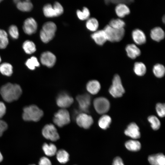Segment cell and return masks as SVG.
Listing matches in <instances>:
<instances>
[{
    "mask_svg": "<svg viewBox=\"0 0 165 165\" xmlns=\"http://www.w3.org/2000/svg\"><path fill=\"white\" fill-rule=\"evenodd\" d=\"M22 93V89L19 85L10 83L4 85L0 89V94L3 99L9 102L17 100Z\"/></svg>",
    "mask_w": 165,
    "mask_h": 165,
    "instance_id": "1",
    "label": "cell"
},
{
    "mask_svg": "<svg viewBox=\"0 0 165 165\" xmlns=\"http://www.w3.org/2000/svg\"><path fill=\"white\" fill-rule=\"evenodd\" d=\"M43 114L42 110L37 106L32 105L24 108L22 117L26 121L37 122L40 120Z\"/></svg>",
    "mask_w": 165,
    "mask_h": 165,
    "instance_id": "2",
    "label": "cell"
},
{
    "mask_svg": "<svg viewBox=\"0 0 165 165\" xmlns=\"http://www.w3.org/2000/svg\"><path fill=\"white\" fill-rule=\"evenodd\" d=\"M56 30V25L53 22L49 21L44 24L40 32V36L42 41L47 43L52 39Z\"/></svg>",
    "mask_w": 165,
    "mask_h": 165,
    "instance_id": "3",
    "label": "cell"
},
{
    "mask_svg": "<svg viewBox=\"0 0 165 165\" xmlns=\"http://www.w3.org/2000/svg\"><path fill=\"white\" fill-rule=\"evenodd\" d=\"M103 30L105 33L107 40L111 42L120 41L123 38L125 35L124 28L115 29L108 25H106Z\"/></svg>",
    "mask_w": 165,
    "mask_h": 165,
    "instance_id": "4",
    "label": "cell"
},
{
    "mask_svg": "<svg viewBox=\"0 0 165 165\" xmlns=\"http://www.w3.org/2000/svg\"><path fill=\"white\" fill-rule=\"evenodd\" d=\"M109 92L111 95L115 98L122 97L125 93V90L119 75L116 74L114 76Z\"/></svg>",
    "mask_w": 165,
    "mask_h": 165,
    "instance_id": "5",
    "label": "cell"
},
{
    "mask_svg": "<svg viewBox=\"0 0 165 165\" xmlns=\"http://www.w3.org/2000/svg\"><path fill=\"white\" fill-rule=\"evenodd\" d=\"M53 121L55 124L59 127H62L68 124L70 121L69 112L64 108L59 110L55 114Z\"/></svg>",
    "mask_w": 165,
    "mask_h": 165,
    "instance_id": "6",
    "label": "cell"
},
{
    "mask_svg": "<svg viewBox=\"0 0 165 165\" xmlns=\"http://www.w3.org/2000/svg\"><path fill=\"white\" fill-rule=\"evenodd\" d=\"M93 105L96 111L101 114H103L107 112L110 107V104L108 100L102 97L95 98L94 100Z\"/></svg>",
    "mask_w": 165,
    "mask_h": 165,
    "instance_id": "7",
    "label": "cell"
},
{
    "mask_svg": "<svg viewBox=\"0 0 165 165\" xmlns=\"http://www.w3.org/2000/svg\"><path fill=\"white\" fill-rule=\"evenodd\" d=\"M42 134L46 139L55 141L59 138V136L54 126L52 124H46L42 129Z\"/></svg>",
    "mask_w": 165,
    "mask_h": 165,
    "instance_id": "8",
    "label": "cell"
},
{
    "mask_svg": "<svg viewBox=\"0 0 165 165\" xmlns=\"http://www.w3.org/2000/svg\"><path fill=\"white\" fill-rule=\"evenodd\" d=\"M76 121L79 126L85 129L89 128L94 122L92 117L85 113L78 114L76 117Z\"/></svg>",
    "mask_w": 165,
    "mask_h": 165,
    "instance_id": "9",
    "label": "cell"
},
{
    "mask_svg": "<svg viewBox=\"0 0 165 165\" xmlns=\"http://www.w3.org/2000/svg\"><path fill=\"white\" fill-rule=\"evenodd\" d=\"M74 101L73 98L66 93L59 94L56 99L57 105L62 108L65 109L70 107Z\"/></svg>",
    "mask_w": 165,
    "mask_h": 165,
    "instance_id": "10",
    "label": "cell"
},
{
    "mask_svg": "<svg viewBox=\"0 0 165 165\" xmlns=\"http://www.w3.org/2000/svg\"><path fill=\"white\" fill-rule=\"evenodd\" d=\"M76 99L80 110L84 112H88L91 103L90 96L86 94L79 95L77 96Z\"/></svg>",
    "mask_w": 165,
    "mask_h": 165,
    "instance_id": "11",
    "label": "cell"
},
{
    "mask_svg": "<svg viewBox=\"0 0 165 165\" xmlns=\"http://www.w3.org/2000/svg\"><path fill=\"white\" fill-rule=\"evenodd\" d=\"M37 27V24L35 20L33 18L30 17L25 20L23 28L26 34L31 35L36 32Z\"/></svg>",
    "mask_w": 165,
    "mask_h": 165,
    "instance_id": "12",
    "label": "cell"
},
{
    "mask_svg": "<svg viewBox=\"0 0 165 165\" xmlns=\"http://www.w3.org/2000/svg\"><path fill=\"white\" fill-rule=\"evenodd\" d=\"M40 60L43 65L51 68L55 64L56 58L55 56L52 53L46 51L43 53L41 54Z\"/></svg>",
    "mask_w": 165,
    "mask_h": 165,
    "instance_id": "13",
    "label": "cell"
},
{
    "mask_svg": "<svg viewBox=\"0 0 165 165\" xmlns=\"http://www.w3.org/2000/svg\"><path fill=\"white\" fill-rule=\"evenodd\" d=\"M124 134L134 139L139 138L141 135L138 127L134 122L130 123L128 125L125 130Z\"/></svg>",
    "mask_w": 165,
    "mask_h": 165,
    "instance_id": "14",
    "label": "cell"
},
{
    "mask_svg": "<svg viewBox=\"0 0 165 165\" xmlns=\"http://www.w3.org/2000/svg\"><path fill=\"white\" fill-rule=\"evenodd\" d=\"M44 15L47 17H52L60 16V12L57 6L54 4H48L46 5L43 9Z\"/></svg>",
    "mask_w": 165,
    "mask_h": 165,
    "instance_id": "15",
    "label": "cell"
},
{
    "mask_svg": "<svg viewBox=\"0 0 165 165\" xmlns=\"http://www.w3.org/2000/svg\"><path fill=\"white\" fill-rule=\"evenodd\" d=\"M132 38L135 43L141 45L145 43L146 42V37L145 34L141 30L136 29L132 33Z\"/></svg>",
    "mask_w": 165,
    "mask_h": 165,
    "instance_id": "16",
    "label": "cell"
},
{
    "mask_svg": "<svg viewBox=\"0 0 165 165\" xmlns=\"http://www.w3.org/2000/svg\"><path fill=\"white\" fill-rule=\"evenodd\" d=\"M96 43L99 45H103L107 41L105 33L103 30L96 31L91 35Z\"/></svg>",
    "mask_w": 165,
    "mask_h": 165,
    "instance_id": "17",
    "label": "cell"
},
{
    "mask_svg": "<svg viewBox=\"0 0 165 165\" xmlns=\"http://www.w3.org/2000/svg\"><path fill=\"white\" fill-rule=\"evenodd\" d=\"M148 160L151 165H165V157L163 153L150 155Z\"/></svg>",
    "mask_w": 165,
    "mask_h": 165,
    "instance_id": "18",
    "label": "cell"
},
{
    "mask_svg": "<svg viewBox=\"0 0 165 165\" xmlns=\"http://www.w3.org/2000/svg\"><path fill=\"white\" fill-rule=\"evenodd\" d=\"M127 56L132 59H134L141 54L140 49L134 44L127 45L125 48Z\"/></svg>",
    "mask_w": 165,
    "mask_h": 165,
    "instance_id": "19",
    "label": "cell"
},
{
    "mask_svg": "<svg viewBox=\"0 0 165 165\" xmlns=\"http://www.w3.org/2000/svg\"><path fill=\"white\" fill-rule=\"evenodd\" d=\"M14 2L16 4L18 9L22 11H30L33 7L32 4L29 0H16L14 1Z\"/></svg>",
    "mask_w": 165,
    "mask_h": 165,
    "instance_id": "20",
    "label": "cell"
},
{
    "mask_svg": "<svg viewBox=\"0 0 165 165\" xmlns=\"http://www.w3.org/2000/svg\"><path fill=\"white\" fill-rule=\"evenodd\" d=\"M150 35L152 40L159 42L164 39L165 37V33L161 28L156 27L151 30Z\"/></svg>",
    "mask_w": 165,
    "mask_h": 165,
    "instance_id": "21",
    "label": "cell"
},
{
    "mask_svg": "<svg viewBox=\"0 0 165 165\" xmlns=\"http://www.w3.org/2000/svg\"><path fill=\"white\" fill-rule=\"evenodd\" d=\"M87 90L90 94H95L98 93L101 89L99 82L97 80H93L89 81L86 86Z\"/></svg>",
    "mask_w": 165,
    "mask_h": 165,
    "instance_id": "22",
    "label": "cell"
},
{
    "mask_svg": "<svg viewBox=\"0 0 165 165\" xmlns=\"http://www.w3.org/2000/svg\"><path fill=\"white\" fill-rule=\"evenodd\" d=\"M115 11L117 16L120 18L124 17L130 13L129 8L124 3L117 4L115 7Z\"/></svg>",
    "mask_w": 165,
    "mask_h": 165,
    "instance_id": "23",
    "label": "cell"
},
{
    "mask_svg": "<svg viewBox=\"0 0 165 165\" xmlns=\"http://www.w3.org/2000/svg\"><path fill=\"white\" fill-rule=\"evenodd\" d=\"M42 148L45 154L49 156H54L57 152L56 146L52 143H45L43 144Z\"/></svg>",
    "mask_w": 165,
    "mask_h": 165,
    "instance_id": "24",
    "label": "cell"
},
{
    "mask_svg": "<svg viewBox=\"0 0 165 165\" xmlns=\"http://www.w3.org/2000/svg\"><path fill=\"white\" fill-rule=\"evenodd\" d=\"M126 148L128 150L132 151H137L141 148V144L139 141L130 140L127 141L125 144Z\"/></svg>",
    "mask_w": 165,
    "mask_h": 165,
    "instance_id": "25",
    "label": "cell"
},
{
    "mask_svg": "<svg viewBox=\"0 0 165 165\" xmlns=\"http://www.w3.org/2000/svg\"><path fill=\"white\" fill-rule=\"evenodd\" d=\"M112 122L111 117L107 115H103L99 119L98 124L101 129L105 130L109 127Z\"/></svg>",
    "mask_w": 165,
    "mask_h": 165,
    "instance_id": "26",
    "label": "cell"
},
{
    "mask_svg": "<svg viewBox=\"0 0 165 165\" xmlns=\"http://www.w3.org/2000/svg\"><path fill=\"white\" fill-rule=\"evenodd\" d=\"M56 154L57 160L61 163L64 164L69 160V154L64 149L59 150Z\"/></svg>",
    "mask_w": 165,
    "mask_h": 165,
    "instance_id": "27",
    "label": "cell"
},
{
    "mask_svg": "<svg viewBox=\"0 0 165 165\" xmlns=\"http://www.w3.org/2000/svg\"><path fill=\"white\" fill-rule=\"evenodd\" d=\"M23 49L25 52L28 54H31L36 50L35 44L32 41L27 40L24 42L22 45Z\"/></svg>",
    "mask_w": 165,
    "mask_h": 165,
    "instance_id": "28",
    "label": "cell"
},
{
    "mask_svg": "<svg viewBox=\"0 0 165 165\" xmlns=\"http://www.w3.org/2000/svg\"><path fill=\"white\" fill-rule=\"evenodd\" d=\"M134 73L137 75L142 76L144 75L146 71L145 64L141 62H136L134 63Z\"/></svg>",
    "mask_w": 165,
    "mask_h": 165,
    "instance_id": "29",
    "label": "cell"
},
{
    "mask_svg": "<svg viewBox=\"0 0 165 165\" xmlns=\"http://www.w3.org/2000/svg\"><path fill=\"white\" fill-rule=\"evenodd\" d=\"M0 72L4 75L10 76L13 73L12 66L9 63H2L0 65Z\"/></svg>",
    "mask_w": 165,
    "mask_h": 165,
    "instance_id": "30",
    "label": "cell"
},
{
    "mask_svg": "<svg viewBox=\"0 0 165 165\" xmlns=\"http://www.w3.org/2000/svg\"><path fill=\"white\" fill-rule=\"evenodd\" d=\"M153 72L155 75L157 77L161 78L164 75L165 68L162 64H157L153 66Z\"/></svg>",
    "mask_w": 165,
    "mask_h": 165,
    "instance_id": "31",
    "label": "cell"
},
{
    "mask_svg": "<svg viewBox=\"0 0 165 165\" xmlns=\"http://www.w3.org/2000/svg\"><path fill=\"white\" fill-rule=\"evenodd\" d=\"M9 44V40L7 32L4 30L0 29V49H5Z\"/></svg>",
    "mask_w": 165,
    "mask_h": 165,
    "instance_id": "32",
    "label": "cell"
},
{
    "mask_svg": "<svg viewBox=\"0 0 165 165\" xmlns=\"http://www.w3.org/2000/svg\"><path fill=\"white\" fill-rule=\"evenodd\" d=\"M87 28L90 31H95L99 26V23L97 20L94 18L88 19L86 23Z\"/></svg>",
    "mask_w": 165,
    "mask_h": 165,
    "instance_id": "33",
    "label": "cell"
},
{
    "mask_svg": "<svg viewBox=\"0 0 165 165\" xmlns=\"http://www.w3.org/2000/svg\"><path fill=\"white\" fill-rule=\"evenodd\" d=\"M108 25L113 28L120 29L124 28L125 25V23L123 20L120 19H113L109 21Z\"/></svg>",
    "mask_w": 165,
    "mask_h": 165,
    "instance_id": "34",
    "label": "cell"
},
{
    "mask_svg": "<svg viewBox=\"0 0 165 165\" xmlns=\"http://www.w3.org/2000/svg\"><path fill=\"white\" fill-rule=\"evenodd\" d=\"M26 66L31 70L35 69L36 67L40 66V64L37 58L34 56H32L28 59L26 62Z\"/></svg>",
    "mask_w": 165,
    "mask_h": 165,
    "instance_id": "35",
    "label": "cell"
},
{
    "mask_svg": "<svg viewBox=\"0 0 165 165\" xmlns=\"http://www.w3.org/2000/svg\"><path fill=\"white\" fill-rule=\"evenodd\" d=\"M148 120L151 123V127L153 130H156L159 129L160 126V122L156 116H150L148 117Z\"/></svg>",
    "mask_w": 165,
    "mask_h": 165,
    "instance_id": "36",
    "label": "cell"
},
{
    "mask_svg": "<svg viewBox=\"0 0 165 165\" xmlns=\"http://www.w3.org/2000/svg\"><path fill=\"white\" fill-rule=\"evenodd\" d=\"M78 18L81 20H85L88 19L90 16V12L88 9L84 7L82 11L78 10L76 12Z\"/></svg>",
    "mask_w": 165,
    "mask_h": 165,
    "instance_id": "37",
    "label": "cell"
},
{
    "mask_svg": "<svg viewBox=\"0 0 165 165\" xmlns=\"http://www.w3.org/2000/svg\"><path fill=\"white\" fill-rule=\"evenodd\" d=\"M8 32L10 36L14 39H17L19 36L18 29L14 25H11L9 28Z\"/></svg>",
    "mask_w": 165,
    "mask_h": 165,
    "instance_id": "38",
    "label": "cell"
},
{
    "mask_svg": "<svg viewBox=\"0 0 165 165\" xmlns=\"http://www.w3.org/2000/svg\"><path fill=\"white\" fill-rule=\"evenodd\" d=\"M156 110L160 117H163L165 115V106L164 104L158 103L156 105Z\"/></svg>",
    "mask_w": 165,
    "mask_h": 165,
    "instance_id": "39",
    "label": "cell"
},
{
    "mask_svg": "<svg viewBox=\"0 0 165 165\" xmlns=\"http://www.w3.org/2000/svg\"><path fill=\"white\" fill-rule=\"evenodd\" d=\"M133 0H106L105 2L107 4L112 3L114 4H119L120 3H124L125 4H130L133 2Z\"/></svg>",
    "mask_w": 165,
    "mask_h": 165,
    "instance_id": "40",
    "label": "cell"
},
{
    "mask_svg": "<svg viewBox=\"0 0 165 165\" xmlns=\"http://www.w3.org/2000/svg\"><path fill=\"white\" fill-rule=\"evenodd\" d=\"M38 165H52L50 160L46 157H43L40 160Z\"/></svg>",
    "mask_w": 165,
    "mask_h": 165,
    "instance_id": "41",
    "label": "cell"
},
{
    "mask_svg": "<svg viewBox=\"0 0 165 165\" xmlns=\"http://www.w3.org/2000/svg\"><path fill=\"white\" fill-rule=\"evenodd\" d=\"M6 110V107L4 104L0 101V119L5 114Z\"/></svg>",
    "mask_w": 165,
    "mask_h": 165,
    "instance_id": "42",
    "label": "cell"
},
{
    "mask_svg": "<svg viewBox=\"0 0 165 165\" xmlns=\"http://www.w3.org/2000/svg\"><path fill=\"white\" fill-rule=\"evenodd\" d=\"M8 128L7 123L4 121L0 119V132L3 133Z\"/></svg>",
    "mask_w": 165,
    "mask_h": 165,
    "instance_id": "43",
    "label": "cell"
},
{
    "mask_svg": "<svg viewBox=\"0 0 165 165\" xmlns=\"http://www.w3.org/2000/svg\"><path fill=\"white\" fill-rule=\"evenodd\" d=\"M112 165H124L122 159L119 156L116 157L113 160Z\"/></svg>",
    "mask_w": 165,
    "mask_h": 165,
    "instance_id": "44",
    "label": "cell"
},
{
    "mask_svg": "<svg viewBox=\"0 0 165 165\" xmlns=\"http://www.w3.org/2000/svg\"><path fill=\"white\" fill-rule=\"evenodd\" d=\"M3 159V156L0 152V162H2Z\"/></svg>",
    "mask_w": 165,
    "mask_h": 165,
    "instance_id": "45",
    "label": "cell"
},
{
    "mask_svg": "<svg viewBox=\"0 0 165 165\" xmlns=\"http://www.w3.org/2000/svg\"><path fill=\"white\" fill-rule=\"evenodd\" d=\"M165 16H164L162 18V21H163V23H165Z\"/></svg>",
    "mask_w": 165,
    "mask_h": 165,
    "instance_id": "46",
    "label": "cell"
},
{
    "mask_svg": "<svg viewBox=\"0 0 165 165\" xmlns=\"http://www.w3.org/2000/svg\"><path fill=\"white\" fill-rule=\"evenodd\" d=\"M3 133L0 132V137H1Z\"/></svg>",
    "mask_w": 165,
    "mask_h": 165,
    "instance_id": "47",
    "label": "cell"
},
{
    "mask_svg": "<svg viewBox=\"0 0 165 165\" xmlns=\"http://www.w3.org/2000/svg\"><path fill=\"white\" fill-rule=\"evenodd\" d=\"M1 57L0 56V62H1Z\"/></svg>",
    "mask_w": 165,
    "mask_h": 165,
    "instance_id": "48",
    "label": "cell"
},
{
    "mask_svg": "<svg viewBox=\"0 0 165 165\" xmlns=\"http://www.w3.org/2000/svg\"><path fill=\"white\" fill-rule=\"evenodd\" d=\"M2 0H0V2H2Z\"/></svg>",
    "mask_w": 165,
    "mask_h": 165,
    "instance_id": "49",
    "label": "cell"
},
{
    "mask_svg": "<svg viewBox=\"0 0 165 165\" xmlns=\"http://www.w3.org/2000/svg\"><path fill=\"white\" fill-rule=\"evenodd\" d=\"M35 165V164H31V165Z\"/></svg>",
    "mask_w": 165,
    "mask_h": 165,
    "instance_id": "50",
    "label": "cell"
}]
</instances>
